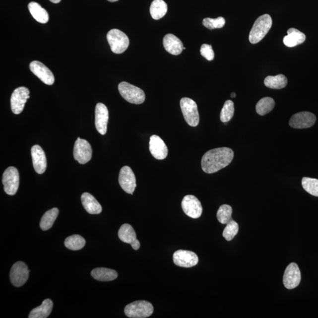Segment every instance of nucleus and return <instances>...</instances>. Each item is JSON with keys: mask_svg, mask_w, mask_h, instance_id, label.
<instances>
[{"mask_svg": "<svg viewBox=\"0 0 318 318\" xmlns=\"http://www.w3.org/2000/svg\"><path fill=\"white\" fill-rule=\"evenodd\" d=\"M272 26V18L269 14H264L257 18L249 36L251 43L257 44L260 42L269 32Z\"/></svg>", "mask_w": 318, "mask_h": 318, "instance_id": "2", "label": "nucleus"}, {"mask_svg": "<svg viewBox=\"0 0 318 318\" xmlns=\"http://www.w3.org/2000/svg\"><path fill=\"white\" fill-rule=\"evenodd\" d=\"M173 262L182 267H193L199 262V258L193 252L185 250L176 251L173 256Z\"/></svg>", "mask_w": 318, "mask_h": 318, "instance_id": "13", "label": "nucleus"}, {"mask_svg": "<svg viewBox=\"0 0 318 318\" xmlns=\"http://www.w3.org/2000/svg\"><path fill=\"white\" fill-rule=\"evenodd\" d=\"M53 302L50 299H46L40 306L34 308L30 312L29 318H46L51 314Z\"/></svg>", "mask_w": 318, "mask_h": 318, "instance_id": "26", "label": "nucleus"}, {"mask_svg": "<svg viewBox=\"0 0 318 318\" xmlns=\"http://www.w3.org/2000/svg\"><path fill=\"white\" fill-rule=\"evenodd\" d=\"M302 187L313 196L318 197V180L317 179L304 178L302 180Z\"/></svg>", "mask_w": 318, "mask_h": 318, "instance_id": "34", "label": "nucleus"}, {"mask_svg": "<svg viewBox=\"0 0 318 318\" xmlns=\"http://www.w3.org/2000/svg\"><path fill=\"white\" fill-rule=\"evenodd\" d=\"M118 89L123 98L127 102L140 105L145 100L146 96L144 91L136 86H133L127 82H122L119 84Z\"/></svg>", "mask_w": 318, "mask_h": 318, "instance_id": "3", "label": "nucleus"}, {"mask_svg": "<svg viewBox=\"0 0 318 318\" xmlns=\"http://www.w3.org/2000/svg\"><path fill=\"white\" fill-rule=\"evenodd\" d=\"M200 54L208 61H212L215 58V53H214L212 46L204 44L201 46Z\"/></svg>", "mask_w": 318, "mask_h": 318, "instance_id": "37", "label": "nucleus"}, {"mask_svg": "<svg viewBox=\"0 0 318 318\" xmlns=\"http://www.w3.org/2000/svg\"><path fill=\"white\" fill-rule=\"evenodd\" d=\"M234 157V151L228 147L210 150L202 157L201 168L204 172L212 174L228 166Z\"/></svg>", "mask_w": 318, "mask_h": 318, "instance_id": "1", "label": "nucleus"}, {"mask_svg": "<svg viewBox=\"0 0 318 318\" xmlns=\"http://www.w3.org/2000/svg\"><path fill=\"white\" fill-rule=\"evenodd\" d=\"M30 98V91L27 87L17 88L12 93L11 97V108L15 115H19L23 111L28 99Z\"/></svg>", "mask_w": 318, "mask_h": 318, "instance_id": "10", "label": "nucleus"}, {"mask_svg": "<svg viewBox=\"0 0 318 318\" xmlns=\"http://www.w3.org/2000/svg\"><path fill=\"white\" fill-rule=\"evenodd\" d=\"M149 150L152 155L157 160H163L168 154V149L163 140L157 135L150 138Z\"/></svg>", "mask_w": 318, "mask_h": 318, "instance_id": "18", "label": "nucleus"}, {"mask_svg": "<svg viewBox=\"0 0 318 318\" xmlns=\"http://www.w3.org/2000/svg\"><path fill=\"white\" fill-rule=\"evenodd\" d=\"M28 8L33 18L39 23L46 24L49 21L48 12L39 3L31 2L28 5Z\"/></svg>", "mask_w": 318, "mask_h": 318, "instance_id": "25", "label": "nucleus"}, {"mask_svg": "<svg viewBox=\"0 0 318 318\" xmlns=\"http://www.w3.org/2000/svg\"><path fill=\"white\" fill-rule=\"evenodd\" d=\"M288 35L283 38V43L288 47H294L303 43L306 36L296 28H291L287 31Z\"/></svg>", "mask_w": 318, "mask_h": 318, "instance_id": "23", "label": "nucleus"}, {"mask_svg": "<svg viewBox=\"0 0 318 318\" xmlns=\"http://www.w3.org/2000/svg\"><path fill=\"white\" fill-rule=\"evenodd\" d=\"M239 225L234 220L228 223L223 232V237L226 241H231L238 234Z\"/></svg>", "mask_w": 318, "mask_h": 318, "instance_id": "35", "label": "nucleus"}, {"mask_svg": "<svg viewBox=\"0 0 318 318\" xmlns=\"http://www.w3.org/2000/svg\"><path fill=\"white\" fill-rule=\"evenodd\" d=\"M301 273L298 264L291 263L286 267L283 275V282L286 288L292 289L300 285Z\"/></svg>", "mask_w": 318, "mask_h": 318, "instance_id": "14", "label": "nucleus"}, {"mask_svg": "<svg viewBox=\"0 0 318 318\" xmlns=\"http://www.w3.org/2000/svg\"><path fill=\"white\" fill-rule=\"evenodd\" d=\"M50 1L53 3H55V4H58V3L61 1V0H50Z\"/></svg>", "mask_w": 318, "mask_h": 318, "instance_id": "38", "label": "nucleus"}, {"mask_svg": "<svg viewBox=\"0 0 318 318\" xmlns=\"http://www.w3.org/2000/svg\"><path fill=\"white\" fill-rule=\"evenodd\" d=\"M235 112L234 103L232 100L226 101L220 112V121L223 123L228 122L234 117Z\"/></svg>", "mask_w": 318, "mask_h": 318, "instance_id": "33", "label": "nucleus"}, {"mask_svg": "<svg viewBox=\"0 0 318 318\" xmlns=\"http://www.w3.org/2000/svg\"><path fill=\"white\" fill-rule=\"evenodd\" d=\"M231 97H232V98H234V97H236V94H235V93H232L231 94Z\"/></svg>", "mask_w": 318, "mask_h": 318, "instance_id": "39", "label": "nucleus"}, {"mask_svg": "<svg viewBox=\"0 0 318 318\" xmlns=\"http://www.w3.org/2000/svg\"><path fill=\"white\" fill-rule=\"evenodd\" d=\"M91 275L97 281L102 282L112 281L118 276V272L116 270L105 267H97L91 271Z\"/></svg>", "mask_w": 318, "mask_h": 318, "instance_id": "24", "label": "nucleus"}, {"mask_svg": "<svg viewBox=\"0 0 318 318\" xmlns=\"http://www.w3.org/2000/svg\"><path fill=\"white\" fill-rule=\"evenodd\" d=\"M30 70L32 73L47 85L54 84L55 78L51 70L42 63L33 61L30 64Z\"/></svg>", "mask_w": 318, "mask_h": 318, "instance_id": "16", "label": "nucleus"}, {"mask_svg": "<svg viewBox=\"0 0 318 318\" xmlns=\"http://www.w3.org/2000/svg\"><path fill=\"white\" fill-rule=\"evenodd\" d=\"M118 236L121 241L126 244H130L134 250L137 251L140 248V242L137 240L136 232L131 225H123L119 229Z\"/></svg>", "mask_w": 318, "mask_h": 318, "instance_id": "19", "label": "nucleus"}, {"mask_svg": "<svg viewBox=\"0 0 318 318\" xmlns=\"http://www.w3.org/2000/svg\"><path fill=\"white\" fill-rule=\"evenodd\" d=\"M119 184L127 193L133 194L136 188V177L130 167H123L119 173Z\"/></svg>", "mask_w": 318, "mask_h": 318, "instance_id": "12", "label": "nucleus"}, {"mask_svg": "<svg viewBox=\"0 0 318 318\" xmlns=\"http://www.w3.org/2000/svg\"><path fill=\"white\" fill-rule=\"evenodd\" d=\"M107 39L112 51L116 54L124 53L130 43L127 34L118 29L109 31L107 35Z\"/></svg>", "mask_w": 318, "mask_h": 318, "instance_id": "5", "label": "nucleus"}, {"mask_svg": "<svg viewBox=\"0 0 318 318\" xmlns=\"http://www.w3.org/2000/svg\"><path fill=\"white\" fill-rule=\"evenodd\" d=\"M316 116L313 113L302 112L292 116L289 124L295 128H310L316 124Z\"/></svg>", "mask_w": 318, "mask_h": 318, "instance_id": "15", "label": "nucleus"}, {"mask_svg": "<svg viewBox=\"0 0 318 318\" xmlns=\"http://www.w3.org/2000/svg\"><path fill=\"white\" fill-rule=\"evenodd\" d=\"M33 165L38 174L42 175L47 168V159L45 152L39 145H34L31 148Z\"/></svg>", "mask_w": 318, "mask_h": 318, "instance_id": "20", "label": "nucleus"}, {"mask_svg": "<svg viewBox=\"0 0 318 318\" xmlns=\"http://www.w3.org/2000/svg\"><path fill=\"white\" fill-rule=\"evenodd\" d=\"M225 19L222 17L217 18H206L203 19L202 23L204 27L210 30L220 28L225 26Z\"/></svg>", "mask_w": 318, "mask_h": 318, "instance_id": "36", "label": "nucleus"}, {"mask_svg": "<svg viewBox=\"0 0 318 318\" xmlns=\"http://www.w3.org/2000/svg\"><path fill=\"white\" fill-rule=\"evenodd\" d=\"M264 85L267 87L273 89H281L286 86L288 79L284 75L279 74L275 76H267L264 81Z\"/></svg>", "mask_w": 318, "mask_h": 318, "instance_id": "29", "label": "nucleus"}, {"mask_svg": "<svg viewBox=\"0 0 318 318\" xmlns=\"http://www.w3.org/2000/svg\"><path fill=\"white\" fill-rule=\"evenodd\" d=\"M232 214V207L228 205V204H223L219 207L218 212H217V218L222 224L227 225L228 223L233 220Z\"/></svg>", "mask_w": 318, "mask_h": 318, "instance_id": "32", "label": "nucleus"}, {"mask_svg": "<svg viewBox=\"0 0 318 318\" xmlns=\"http://www.w3.org/2000/svg\"><path fill=\"white\" fill-rule=\"evenodd\" d=\"M154 308L146 301H137L128 304L125 308V314L130 318H146L152 316Z\"/></svg>", "mask_w": 318, "mask_h": 318, "instance_id": "4", "label": "nucleus"}, {"mask_svg": "<svg viewBox=\"0 0 318 318\" xmlns=\"http://www.w3.org/2000/svg\"><path fill=\"white\" fill-rule=\"evenodd\" d=\"M163 46L170 54L178 56L184 50V45L181 40L172 34H166L163 40Z\"/></svg>", "mask_w": 318, "mask_h": 318, "instance_id": "21", "label": "nucleus"}, {"mask_svg": "<svg viewBox=\"0 0 318 318\" xmlns=\"http://www.w3.org/2000/svg\"><path fill=\"white\" fill-rule=\"evenodd\" d=\"M30 270H28L26 264L19 261L13 264L10 271V281L15 287H20L27 281L29 276Z\"/></svg>", "mask_w": 318, "mask_h": 318, "instance_id": "9", "label": "nucleus"}, {"mask_svg": "<svg viewBox=\"0 0 318 318\" xmlns=\"http://www.w3.org/2000/svg\"><path fill=\"white\" fill-rule=\"evenodd\" d=\"M180 104L185 121L191 127H196L199 124V114L196 102L190 98L184 97Z\"/></svg>", "mask_w": 318, "mask_h": 318, "instance_id": "6", "label": "nucleus"}, {"mask_svg": "<svg viewBox=\"0 0 318 318\" xmlns=\"http://www.w3.org/2000/svg\"><path fill=\"white\" fill-rule=\"evenodd\" d=\"M109 111L103 103L97 104L95 110V125L97 130L102 135H105L108 130Z\"/></svg>", "mask_w": 318, "mask_h": 318, "instance_id": "17", "label": "nucleus"}, {"mask_svg": "<svg viewBox=\"0 0 318 318\" xmlns=\"http://www.w3.org/2000/svg\"><path fill=\"white\" fill-rule=\"evenodd\" d=\"M81 203L84 208L91 215H97L102 212V207L93 195L84 193L81 197Z\"/></svg>", "mask_w": 318, "mask_h": 318, "instance_id": "22", "label": "nucleus"}, {"mask_svg": "<svg viewBox=\"0 0 318 318\" xmlns=\"http://www.w3.org/2000/svg\"><path fill=\"white\" fill-rule=\"evenodd\" d=\"M92 148L86 140L78 137L73 150L74 159L81 165L89 162L92 157Z\"/></svg>", "mask_w": 318, "mask_h": 318, "instance_id": "8", "label": "nucleus"}, {"mask_svg": "<svg viewBox=\"0 0 318 318\" xmlns=\"http://www.w3.org/2000/svg\"><path fill=\"white\" fill-rule=\"evenodd\" d=\"M2 182L5 193L11 196L14 195L17 193L20 183L18 170L14 167H9L3 173Z\"/></svg>", "mask_w": 318, "mask_h": 318, "instance_id": "7", "label": "nucleus"}, {"mask_svg": "<svg viewBox=\"0 0 318 318\" xmlns=\"http://www.w3.org/2000/svg\"><path fill=\"white\" fill-rule=\"evenodd\" d=\"M275 105V101L271 97H264L257 102L256 106V112L260 116L266 115L272 111Z\"/></svg>", "mask_w": 318, "mask_h": 318, "instance_id": "30", "label": "nucleus"}, {"mask_svg": "<svg viewBox=\"0 0 318 318\" xmlns=\"http://www.w3.org/2000/svg\"><path fill=\"white\" fill-rule=\"evenodd\" d=\"M59 213V210L56 207L47 211L41 219L40 223L41 229L46 231L51 228L58 218Z\"/></svg>", "mask_w": 318, "mask_h": 318, "instance_id": "28", "label": "nucleus"}, {"mask_svg": "<svg viewBox=\"0 0 318 318\" xmlns=\"http://www.w3.org/2000/svg\"><path fill=\"white\" fill-rule=\"evenodd\" d=\"M182 207L186 215L193 219L200 218L202 214L203 208L200 201L193 195L184 197L182 201Z\"/></svg>", "mask_w": 318, "mask_h": 318, "instance_id": "11", "label": "nucleus"}, {"mask_svg": "<svg viewBox=\"0 0 318 318\" xmlns=\"http://www.w3.org/2000/svg\"><path fill=\"white\" fill-rule=\"evenodd\" d=\"M108 1H109L110 2H113L118 1H119V0H108Z\"/></svg>", "mask_w": 318, "mask_h": 318, "instance_id": "40", "label": "nucleus"}, {"mask_svg": "<svg viewBox=\"0 0 318 318\" xmlns=\"http://www.w3.org/2000/svg\"><path fill=\"white\" fill-rule=\"evenodd\" d=\"M64 245L68 250L78 251L84 248L86 241L81 236L74 235L65 239Z\"/></svg>", "mask_w": 318, "mask_h": 318, "instance_id": "31", "label": "nucleus"}, {"mask_svg": "<svg viewBox=\"0 0 318 318\" xmlns=\"http://www.w3.org/2000/svg\"><path fill=\"white\" fill-rule=\"evenodd\" d=\"M168 11V5L163 0H154L150 5V12L154 20L163 18Z\"/></svg>", "mask_w": 318, "mask_h": 318, "instance_id": "27", "label": "nucleus"}]
</instances>
